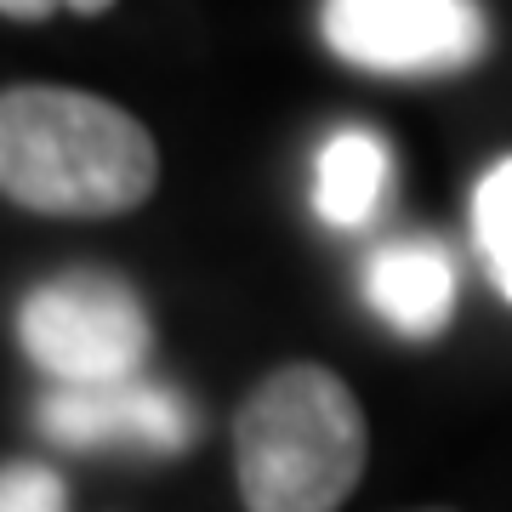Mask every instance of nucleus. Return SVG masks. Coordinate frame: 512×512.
<instances>
[{"label": "nucleus", "instance_id": "obj_7", "mask_svg": "<svg viewBox=\"0 0 512 512\" xmlns=\"http://www.w3.org/2000/svg\"><path fill=\"white\" fill-rule=\"evenodd\" d=\"M393 183V148L365 126L330 131L313 160V211L330 228H365Z\"/></svg>", "mask_w": 512, "mask_h": 512}, {"label": "nucleus", "instance_id": "obj_3", "mask_svg": "<svg viewBox=\"0 0 512 512\" xmlns=\"http://www.w3.org/2000/svg\"><path fill=\"white\" fill-rule=\"evenodd\" d=\"M23 353L57 387H92L137 376L148 359V313L126 279L63 274L23 296L18 313Z\"/></svg>", "mask_w": 512, "mask_h": 512}, {"label": "nucleus", "instance_id": "obj_6", "mask_svg": "<svg viewBox=\"0 0 512 512\" xmlns=\"http://www.w3.org/2000/svg\"><path fill=\"white\" fill-rule=\"evenodd\" d=\"M365 296L399 336L427 342L456 313V262L439 239H387L365 262Z\"/></svg>", "mask_w": 512, "mask_h": 512}, {"label": "nucleus", "instance_id": "obj_5", "mask_svg": "<svg viewBox=\"0 0 512 512\" xmlns=\"http://www.w3.org/2000/svg\"><path fill=\"white\" fill-rule=\"evenodd\" d=\"M40 427L57 444L74 450H103V444H126V450H154L171 456L194 439V410L183 393H171L143 376H120V382H92V387H57L40 399Z\"/></svg>", "mask_w": 512, "mask_h": 512}, {"label": "nucleus", "instance_id": "obj_4", "mask_svg": "<svg viewBox=\"0 0 512 512\" xmlns=\"http://www.w3.org/2000/svg\"><path fill=\"white\" fill-rule=\"evenodd\" d=\"M325 46L370 74H450L490 46L478 0H325Z\"/></svg>", "mask_w": 512, "mask_h": 512}, {"label": "nucleus", "instance_id": "obj_11", "mask_svg": "<svg viewBox=\"0 0 512 512\" xmlns=\"http://www.w3.org/2000/svg\"><path fill=\"white\" fill-rule=\"evenodd\" d=\"M74 12H103V6H109V0H69Z\"/></svg>", "mask_w": 512, "mask_h": 512}, {"label": "nucleus", "instance_id": "obj_2", "mask_svg": "<svg viewBox=\"0 0 512 512\" xmlns=\"http://www.w3.org/2000/svg\"><path fill=\"white\" fill-rule=\"evenodd\" d=\"M365 410L325 365H279L234 416L245 512H336L365 478Z\"/></svg>", "mask_w": 512, "mask_h": 512}, {"label": "nucleus", "instance_id": "obj_1", "mask_svg": "<svg viewBox=\"0 0 512 512\" xmlns=\"http://www.w3.org/2000/svg\"><path fill=\"white\" fill-rule=\"evenodd\" d=\"M160 154L143 120L69 86L0 92V194L46 217H120L154 194Z\"/></svg>", "mask_w": 512, "mask_h": 512}, {"label": "nucleus", "instance_id": "obj_8", "mask_svg": "<svg viewBox=\"0 0 512 512\" xmlns=\"http://www.w3.org/2000/svg\"><path fill=\"white\" fill-rule=\"evenodd\" d=\"M473 228H478V251L490 262L495 285L512 302V154L484 171V183L473 194Z\"/></svg>", "mask_w": 512, "mask_h": 512}, {"label": "nucleus", "instance_id": "obj_10", "mask_svg": "<svg viewBox=\"0 0 512 512\" xmlns=\"http://www.w3.org/2000/svg\"><path fill=\"white\" fill-rule=\"evenodd\" d=\"M63 0H0V12L6 18H18V23H40V18H52Z\"/></svg>", "mask_w": 512, "mask_h": 512}, {"label": "nucleus", "instance_id": "obj_9", "mask_svg": "<svg viewBox=\"0 0 512 512\" xmlns=\"http://www.w3.org/2000/svg\"><path fill=\"white\" fill-rule=\"evenodd\" d=\"M0 512H69V495H63V478L46 473V467H0Z\"/></svg>", "mask_w": 512, "mask_h": 512}]
</instances>
